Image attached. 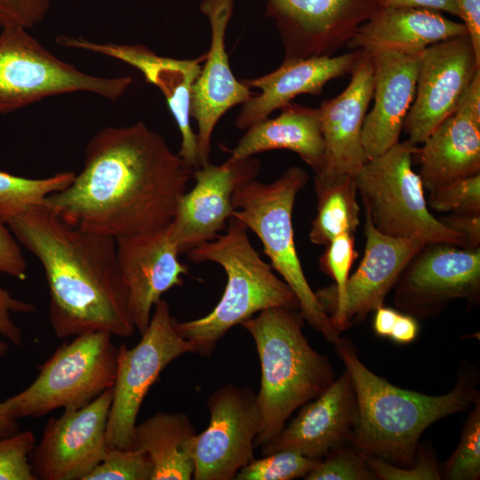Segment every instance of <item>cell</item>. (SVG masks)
I'll return each mask as SVG.
<instances>
[{
  "mask_svg": "<svg viewBox=\"0 0 480 480\" xmlns=\"http://www.w3.org/2000/svg\"><path fill=\"white\" fill-rule=\"evenodd\" d=\"M193 171L143 122L108 126L88 142L83 169L44 204L115 239L168 226Z\"/></svg>",
  "mask_w": 480,
  "mask_h": 480,
  "instance_id": "cell-1",
  "label": "cell"
},
{
  "mask_svg": "<svg viewBox=\"0 0 480 480\" xmlns=\"http://www.w3.org/2000/svg\"><path fill=\"white\" fill-rule=\"evenodd\" d=\"M1 219L44 269L50 323L58 338L94 331L133 335L115 238L74 225L44 204Z\"/></svg>",
  "mask_w": 480,
  "mask_h": 480,
  "instance_id": "cell-2",
  "label": "cell"
},
{
  "mask_svg": "<svg viewBox=\"0 0 480 480\" xmlns=\"http://www.w3.org/2000/svg\"><path fill=\"white\" fill-rule=\"evenodd\" d=\"M334 347L356 397L357 417L349 442L364 454L397 467L415 463L420 438L430 425L480 399L475 366L463 364L449 392L431 396L403 389L375 374L360 360L349 339L340 337Z\"/></svg>",
  "mask_w": 480,
  "mask_h": 480,
  "instance_id": "cell-3",
  "label": "cell"
},
{
  "mask_svg": "<svg viewBox=\"0 0 480 480\" xmlns=\"http://www.w3.org/2000/svg\"><path fill=\"white\" fill-rule=\"evenodd\" d=\"M304 322L300 309L274 308L241 324L253 339L260 364L256 447L270 442L297 409L320 396L336 379L328 357L304 335Z\"/></svg>",
  "mask_w": 480,
  "mask_h": 480,
  "instance_id": "cell-4",
  "label": "cell"
},
{
  "mask_svg": "<svg viewBox=\"0 0 480 480\" xmlns=\"http://www.w3.org/2000/svg\"><path fill=\"white\" fill-rule=\"evenodd\" d=\"M186 253L195 263H217L227 275L223 294L211 312L200 318L174 322L177 332L192 344L196 354L212 355L231 328L263 310L300 309L292 290L260 258L250 242L247 228L234 217L228 221L226 234Z\"/></svg>",
  "mask_w": 480,
  "mask_h": 480,
  "instance_id": "cell-5",
  "label": "cell"
},
{
  "mask_svg": "<svg viewBox=\"0 0 480 480\" xmlns=\"http://www.w3.org/2000/svg\"><path fill=\"white\" fill-rule=\"evenodd\" d=\"M308 179L304 169L292 166L270 183L255 179L247 181L234 193L232 217L257 235L271 267L296 295L305 321L335 345L340 333L332 325L309 286L294 243L293 206Z\"/></svg>",
  "mask_w": 480,
  "mask_h": 480,
  "instance_id": "cell-6",
  "label": "cell"
},
{
  "mask_svg": "<svg viewBox=\"0 0 480 480\" xmlns=\"http://www.w3.org/2000/svg\"><path fill=\"white\" fill-rule=\"evenodd\" d=\"M418 148L409 140L398 142L366 161L355 177L364 214L389 236L467 247L464 237L428 209L422 181L412 169Z\"/></svg>",
  "mask_w": 480,
  "mask_h": 480,
  "instance_id": "cell-7",
  "label": "cell"
},
{
  "mask_svg": "<svg viewBox=\"0 0 480 480\" xmlns=\"http://www.w3.org/2000/svg\"><path fill=\"white\" fill-rule=\"evenodd\" d=\"M112 334L94 331L75 336L38 366L39 373L24 390L6 400L16 419L42 417L53 410H76L113 388L118 348Z\"/></svg>",
  "mask_w": 480,
  "mask_h": 480,
  "instance_id": "cell-8",
  "label": "cell"
},
{
  "mask_svg": "<svg viewBox=\"0 0 480 480\" xmlns=\"http://www.w3.org/2000/svg\"><path fill=\"white\" fill-rule=\"evenodd\" d=\"M132 83L130 76L105 77L79 70L53 55L22 27L4 28L0 33V114L78 92L115 101Z\"/></svg>",
  "mask_w": 480,
  "mask_h": 480,
  "instance_id": "cell-9",
  "label": "cell"
},
{
  "mask_svg": "<svg viewBox=\"0 0 480 480\" xmlns=\"http://www.w3.org/2000/svg\"><path fill=\"white\" fill-rule=\"evenodd\" d=\"M168 302L161 299L138 344L118 347L106 432L108 447H133L137 416L149 388L173 360L194 353L192 344L177 332Z\"/></svg>",
  "mask_w": 480,
  "mask_h": 480,
  "instance_id": "cell-10",
  "label": "cell"
},
{
  "mask_svg": "<svg viewBox=\"0 0 480 480\" xmlns=\"http://www.w3.org/2000/svg\"><path fill=\"white\" fill-rule=\"evenodd\" d=\"M395 306L418 320L438 316L450 304L480 300V247L425 244L408 261L393 290Z\"/></svg>",
  "mask_w": 480,
  "mask_h": 480,
  "instance_id": "cell-11",
  "label": "cell"
},
{
  "mask_svg": "<svg viewBox=\"0 0 480 480\" xmlns=\"http://www.w3.org/2000/svg\"><path fill=\"white\" fill-rule=\"evenodd\" d=\"M207 407V428L186 445L194 462L193 479L233 480L254 459L260 427L256 393L227 383L212 393Z\"/></svg>",
  "mask_w": 480,
  "mask_h": 480,
  "instance_id": "cell-12",
  "label": "cell"
},
{
  "mask_svg": "<svg viewBox=\"0 0 480 480\" xmlns=\"http://www.w3.org/2000/svg\"><path fill=\"white\" fill-rule=\"evenodd\" d=\"M476 57L468 35L428 46L419 57L416 91L403 131L422 144L458 108L476 71Z\"/></svg>",
  "mask_w": 480,
  "mask_h": 480,
  "instance_id": "cell-13",
  "label": "cell"
},
{
  "mask_svg": "<svg viewBox=\"0 0 480 480\" xmlns=\"http://www.w3.org/2000/svg\"><path fill=\"white\" fill-rule=\"evenodd\" d=\"M377 0H267L284 59L331 56L379 8Z\"/></svg>",
  "mask_w": 480,
  "mask_h": 480,
  "instance_id": "cell-14",
  "label": "cell"
},
{
  "mask_svg": "<svg viewBox=\"0 0 480 480\" xmlns=\"http://www.w3.org/2000/svg\"><path fill=\"white\" fill-rule=\"evenodd\" d=\"M113 388L88 404L64 410L46 422L34 448L32 469L42 480H85L102 460L108 448L106 432Z\"/></svg>",
  "mask_w": 480,
  "mask_h": 480,
  "instance_id": "cell-15",
  "label": "cell"
},
{
  "mask_svg": "<svg viewBox=\"0 0 480 480\" xmlns=\"http://www.w3.org/2000/svg\"><path fill=\"white\" fill-rule=\"evenodd\" d=\"M116 261L126 308L136 330L148 328L164 293L183 284L188 268L180 262L178 245L166 227L116 239Z\"/></svg>",
  "mask_w": 480,
  "mask_h": 480,
  "instance_id": "cell-16",
  "label": "cell"
},
{
  "mask_svg": "<svg viewBox=\"0 0 480 480\" xmlns=\"http://www.w3.org/2000/svg\"><path fill=\"white\" fill-rule=\"evenodd\" d=\"M55 41L65 47L118 60L138 69L166 100L181 136L178 155L191 171L201 167L197 137L191 126L190 105L192 87L205 54L197 59L180 60L159 56L142 44H101L69 36H60Z\"/></svg>",
  "mask_w": 480,
  "mask_h": 480,
  "instance_id": "cell-17",
  "label": "cell"
},
{
  "mask_svg": "<svg viewBox=\"0 0 480 480\" xmlns=\"http://www.w3.org/2000/svg\"><path fill=\"white\" fill-rule=\"evenodd\" d=\"M350 75L345 90L318 108L324 154L322 168L315 174V188L355 178L367 161L361 140L373 94V69L367 53L361 51Z\"/></svg>",
  "mask_w": 480,
  "mask_h": 480,
  "instance_id": "cell-18",
  "label": "cell"
},
{
  "mask_svg": "<svg viewBox=\"0 0 480 480\" xmlns=\"http://www.w3.org/2000/svg\"><path fill=\"white\" fill-rule=\"evenodd\" d=\"M260 168L259 161L249 157L220 165L208 163L193 171L195 185L180 196L170 223L180 253L219 235L235 211V191L254 180Z\"/></svg>",
  "mask_w": 480,
  "mask_h": 480,
  "instance_id": "cell-19",
  "label": "cell"
},
{
  "mask_svg": "<svg viewBox=\"0 0 480 480\" xmlns=\"http://www.w3.org/2000/svg\"><path fill=\"white\" fill-rule=\"evenodd\" d=\"M235 0H202L200 11L207 18L211 41L204 65L191 92L190 114L197 124V146L201 166L210 158L213 130L231 108L252 97L250 88L238 81L230 68L226 50V34Z\"/></svg>",
  "mask_w": 480,
  "mask_h": 480,
  "instance_id": "cell-20",
  "label": "cell"
},
{
  "mask_svg": "<svg viewBox=\"0 0 480 480\" xmlns=\"http://www.w3.org/2000/svg\"><path fill=\"white\" fill-rule=\"evenodd\" d=\"M364 217V257L349 276L341 301L326 312L340 333L362 324L370 313L384 305L405 265L425 244L384 235L367 215Z\"/></svg>",
  "mask_w": 480,
  "mask_h": 480,
  "instance_id": "cell-21",
  "label": "cell"
},
{
  "mask_svg": "<svg viewBox=\"0 0 480 480\" xmlns=\"http://www.w3.org/2000/svg\"><path fill=\"white\" fill-rule=\"evenodd\" d=\"M413 157L428 193L480 173V69L456 111L429 135Z\"/></svg>",
  "mask_w": 480,
  "mask_h": 480,
  "instance_id": "cell-22",
  "label": "cell"
},
{
  "mask_svg": "<svg viewBox=\"0 0 480 480\" xmlns=\"http://www.w3.org/2000/svg\"><path fill=\"white\" fill-rule=\"evenodd\" d=\"M356 417V393L345 369L320 396L303 404L276 436L261 446V454L289 451L320 460L334 448L350 443Z\"/></svg>",
  "mask_w": 480,
  "mask_h": 480,
  "instance_id": "cell-23",
  "label": "cell"
},
{
  "mask_svg": "<svg viewBox=\"0 0 480 480\" xmlns=\"http://www.w3.org/2000/svg\"><path fill=\"white\" fill-rule=\"evenodd\" d=\"M369 56L373 69V106L365 115L361 136L367 160L399 142L415 96L420 54L384 51Z\"/></svg>",
  "mask_w": 480,
  "mask_h": 480,
  "instance_id": "cell-24",
  "label": "cell"
},
{
  "mask_svg": "<svg viewBox=\"0 0 480 480\" xmlns=\"http://www.w3.org/2000/svg\"><path fill=\"white\" fill-rule=\"evenodd\" d=\"M360 54L361 50H354L336 56L284 60L272 72L244 80L249 88H258L260 93L243 103L236 127L247 130L300 94H320L331 80L351 74Z\"/></svg>",
  "mask_w": 480,
  "mask_h": 480,
  "instance_id": "cell-25",
  "label": "cell"
},
{
  "mask_svg": "<svg viewBox=\"0 0 480 480\" xmlns=\"http://www.w3.org/2000/svg\"><path fill=\"white\" fill-rule=\"evenodd\" d=\"M468 35L462 22L441 12L413 7H379L358 27L347 46L372 55L384 51L419 55L437 42Z\"/></svg>",
  "mask_w": 480,
  "mask_h": 480,
  "instance_id": "cell-26",
  "label": "cell"
},
{
  "mask_svg": "<svg viewBox=\"0 0 480 480\" xmlns=\"http://www.w3.org/2000/svg\"><path fill=\"white\" fill-rule=\"evenodd\" d=\"M273 149L298 154L317 173L324 154L318 108L290 102L276 117L267 118L248 128L227 161H241Z\"/></svg>",
  "mask_w": 480,
  "mask_h": 480,
  "instance_id": "cell-27",
  "label": "cell"
},
{
  "mask_svg": "<svg viewBox=\"0 0 480 480\" xmlns=\"http://www.w3.org/2000/svg\"><path fill=\"white\" fill-rule=\"evenodd\" d=\"M195 434L190 419L181 412H159L136 425L133 447L148 453L151 480L193 479L194 462L186 445Z\"/></svg>",
  "mask_w": 480,
  "mask_h": 480,
  "instance_id": "cell-28",
  "label": "cell"
},
{
  "mask_svg": "<svg viewBox=\"0 0 480 480\" xmlns=\"http://www.w3.org/2000/svg\"><path fill=\"white\" fill-rule=\"evenodd\" d=\"M315 191L317 206L311 222L310 242L326 245L340 234L355 235L360 224L355 178L344 177Z\"/></svg>",
  "mask_w": 480,
  "mask_h": 480,
  "instance_id": "cell-29",
  "label": "cell"
},
{
  "mask_svg": "<svg viewBox=\"0 0 480 480\" xmlns=\"http://www.w3.org/2000/svg\"><path fill=\"white\" fill-rule=\"evenodd\" d=\"M75 175L73 172H60L46 178L30 179L0 171V217L44 204L50 195L66 188Z\"/></svg>",
  "mask_w": 480,
  "mask_h": 480,
  "instance_id": "cell-30",
  "label": "cell"
},
{
  "mask_svg": "<svg viewBox=\"0 0 480 480\" xmlns=\"http://www.w3.org/2000/svg\"><path fill=\"white\" fill-rule=\"evenodd\" d=\"M320 258V268L334 282L333 284L315 292L326 312L341 301L351 267L358 256L354 235L343 233L332 239Z\"/></svg>",
  "mask_w": 480,
  "mask_h": 480,
  "instance_id": "cell-31",
  "label": "cell"
},
{
  "mask_svg": "<svg viewBox=\"0 0 480 480\" xmlns=\"http://www.w3.org/2000/svg\"><path fill=\"white\" fill-rule=\"evenodd\" d=\"M442 479L480 478V399L471 407L464 423L460 443L440 468Z\"/></svg>",
  "mask_w": 480,
  "mask_h": 480,
  "instance_id": "cell-32",
  "label": "cell"
},
{
  "mask_svg": "<svg viewBox=\"0 0 480 480\" xmlns=\"http://www.w3.org/2000/svg\"><path fill=\"white\" fill-rule=\"evenodd\" d=\"M319 460L280 451L252 459L236 474V480H292L303 477Z\"/></svg>",
  "mask_w": 480,
  "mask_h": 480,
  "instance_id": "cell-33",
  "label": "cell"
},
{
  "mask_svg": "<svg viewBox=\"0 0 480 480\" xmlns=\"http://www.w3.org/2000/svg\"><path fill=\"white\" fill-rule=\"evenodd\" d=\"M153 465L148 453L138 447H108L102 460L85 480H151Z\"/></svg>",
  "mask_w": 480,
  "mask_h": 480,
  "instance_id": "cell-34",
  "label": "cell"
},
{
  "mask_svg": "<svg viewBox=\"0 0 480 480\" xmlns=\"http://www.w3.org/2000/svg\"><path fill=\"white\" fill-rule=\"evenodd\" d=\"M304 479L376 480V477L368 467L364 453L347 443L320 459Z\"/></svg>",
  "mask_w": 480,
  "mask_h": 480,
  "instance_id": "cell-35",
  "label": "cell"
},
{
  "mask_svg": "<svg viewBox=\"0 0 480 480\" xmlns=\"http://www.w3.org/2000/svg\"><path fill=\"white\" fill-rule=\"evenodd\" d=\"M427 202L436 212L480 214V173L454 180L430 192Z\"/></svg>",
  "mask_w": 480,
  "mask_h": 480,
  "instance_id": "cell-36",
  "label": "cell"
},
{
  "mask_svg": "<svg viewBox=\"0 0 480 480\" xmlns=\"http://www.w3.org/2000/svg\"><path fill=\"white\" fill-rule=\"evenodd\" d=\"M368 467L376 479L380 480H440L441 474L433 448L419 444L415 463L400 468L380 458L364 454Z\"/></svg>",
  "mask_w": 480,
  "mask_h": 480,
  "instance_id": "cell-37",
  "label": "cell"
},
{
  "mask_svg": "<svg viewBox=\"0 0 480 480\" xmlns=\"http://www.w3.org/2000/svg\"><path fill=\"white\" fill-rule=\"evenodd\" d=\"M35 447L36 437L29 430L0 438V480H36L28 461Z\"/></svg>",
  "mask_w": 480,
  "mask_h": 480,
  "instance_id": "cell-38",
  "label": "cell"
},
{
  "mask_svg": "<svg viewBox=\"0 0 480 480\" xmlns=\"http://www.w3.org/2000/svg\"><path fill=\"white\" fill-rule=\"evenodd\" d=\"M51 0H0V28L29 29L43 21Z\"/></svg>",
  "mask_w": 480,
  "mask_h": 480,
  "instance_id": "cell-39",
  "label": "cell"
},
{
  "mask_svg": "<svg viewBox=\"0 0 480 480\" xmlns=\"http://www.w3.org/2000/svg\"><path fill=\"white\" fill-rule=\"evenodd\" d=\"M36 312L33 304L15 299L7 290L0 284V334L8 339L16 346L22 344V332L14 323L12 314H30ZM9 346L0 341V357L4 356Z\"/></svg>",
  "mask_w": 480,
  "mask_h": 480,
  "instance_id": "cell-40",
  "label": "cell"
},
{
  "mask_svg": "<svg viewBox=\"0 0 480 480\" xmlns=\"http://www.w3.org/2000/svg\"><path fill=\"white\" fill-rule=\"evenodd\" d=\"M27 269L20 243L0 217V273L25 280Z\"/></svg>",
  "mask_w": 480,
  "mask_h": 480,
  "instance_id": "cell-41",
  "label": "cell"
},
{
  "mask_svg": "<svg viewBox=\"0 0 480 480\" xmlns=\"http://www.w3.org/2000/svg\"><path fill=\"white\" fill-rule=\"evenodd\" d=\"M438 219L444 226L462 236L467 247H480V214L451 213Z\"/></svg>",
  "mask_w": 480,
  "mask_h": 480,
  "instance_id": "cell-42",
  "label": "cell"
},
{
  "mask_svg": "<svg viewBox=\"0 0 480 480\" xmlns=\"http://www.w3.org/2000/svg\"><path fill=\"white\" fill-rule=\"evenodd\" d=\"M468 30L476 57L480 60V0H453Z\"/></svg>",
  "mask_w": 480,
  "mask_h": 480,
  "instance_id": "cell-43",
  "label": "cell"
},
{
  "mask_svg": "<svg viewBox=\"0 0 480 480\" xmlns=\"http://www.w3.org/2000/svg\"><path fill=\"white\" fill-rule=\"evenodd\" d=\"M380 7H413L445 12L460 18L453 0H377Z\"/></svg>",
  "mask_w": 480,
  "mask_h": 480,
  "instance_id": "cell-44",
  "label": "cell"
},
{
  "mask_svg": "<svg viewBox=\"0 0 480 480\" xmlns=\"http://www.w3.org/2000/svg\"><path fill=\"white\" fill-rule=\"evenodd\" d=\"M419 332L418 319L411 315L399 313L389 339L397 344H409L415 340Z\"/></svg>",
  "mask_w": 480,
  "mask_h": 480,
  "instance_id": "cell-45",
  "label": "cell"
},
{
  "mask_svg": "<svg viewBox=\"0 0 480 480\" xmlns=\"http://www.w3.org/2000/svg\"><path fill=\"white\" fill-rule=\"evenodd\" d=\"M374 313L372 326L375 334L380 337L389 338L392 328L400 312L382 305L379 307Z\"/></svg>",
  "mask_w": 480,
  "mask_h": 480,
  "instance_id": "cell-46",
  "label": "cell"
},
{
  "mask_svg": "<svg viewBox=\"0 0 480 480\" xmlns=\"http://www.w3.org/2000/svg\"><path fill=\"white\" fill-rule=\"evenodd\" d=\"M20 430L18 419L9 412L4 402L0 403V438L10 436Z\"/></svg>",
  "mask_w": 480,
  "mask_h": 480,
  "instance_id": "cell-47",
  "label": "cell"
}]
</instances>
